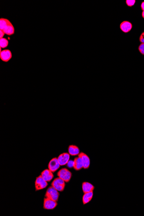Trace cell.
I'll return each instance as SVG.
<instances>
[{
	"label": "cell",
	"mask_w": 144,
	"mask_h": 216,
	"mask_svg": "<svg viewBox=\"0 0 144 216\" xmlns=\"http://www.w3.org/2000/svg\"><path fill=\"white\" fill-rule=\"evenodd\" d=\"M59 196V193L52 186L48 188L45 195V198H49L55 202H58Z\"/></svg>",
	"instance_id": "1"
},
{
	"label": "cell",
	"mask_w": 144,
	"mask_h": 216,
	"mask_svg": "<svg viewBox=\"0 0 144 216\" xmlns=\"http://www.w3.org/2000/svg\"><path fill=\"white\" fill-rule=\"evenodd\" d=\"M68 152H69V154L71 156H77L80 154V150L76 146L71 145L68 148Z\"/></svg>",
	"instance_id": "14"
},
{
	"label": "cell",
	"mask_w": 144,
	"mask_h": 216,
	"mask_svg": "<svg viewBox=\"0 0 144 216\" xmlns=\"http://www.w3.org/2000/svg\"><path fill=\"white\" fill-rule=\"evenodd\" d=\"M3 31L7 35H11L14 33V28L11 23L7 25Z\"/></svg>",
	"instance_id": "16"
},
{
	"label": "cell",
	"mask_w": 144,
	"mask_h": 216,
	"mask_svg": "<svg viewBox=\"0 0 144 216\" xmlns=\"http://www.w3.org/2000/svg\"><path fill=\"white\" fill-rule=\"evenodd\" d=\"M47 182L45 181L42 177V176H38L36 178V180L35 182V190L36 191L42 189L48 186Z\"/></svg>",
	"instance_id": "4"
},
{
	"label": "cell",
	"mask_w": 144,
	"mask_h": 216,
	"mask_svg": "<svg viewBox=\"0 0 144 216\" xmlns=\"http://www.w3.org/2000/svg\"><path fill=\"white\" fill-rule=\"evenodd\" d=\"M11 23L10 21L6 19L1 18L0 19V29L1 30H3L4 28Z\"/></svg>",
	"instance_id": "17"
},
{
	"label": "cell",
	"mask_w": 144,
	"mask_h": 216,
	"mask_svg": "<svg viewBox=\"0 0 144 216\" xmlns=\"http://www.w3.org/2000/svg\"><path fill=\"white\" fill-rule=\"evenodd\" d=\"M4 34H5V33L3 31L1 30H0V39L3 38V37L4 36Z\"/></svg>",
	"instance_id": "23"
},
{
	"label": "cell",
	"mask_w": 144,
	"mask_h": 216,
	"mask_svg": "<svg viewBox=\"0 0 144 216\" xmlns=\"http://www.w3.org/2000/svg\"><path fill=\"white\" fill-rule=\"evenodd\" d=\"M141 7L142 11H144V1L141 4Z\"/></svg>",
	"instance_id": "24"
},
{
	"label": "cell",
	"mask_w": 144,
	"mask_h": 216,
	"mask_svg": "<svg viewBox=\"0 0 144 216\" xmlns=\"http://www.w3.org/2000/svg\"><path fill=\"white\" fill-rule=\"evenodd\" d=\"M132 25L130 22L127 21H124L120 24V29L122 32L127 33L131 30Z\"/></svg>",
	"instance_id": "8"
},
{
	"label": "cell",
	"mask_w": 144,
	"mask_h": 216,
	"mask_svg": "<svg viewBox=\"0 0 144 216\" xmlns=\"http://www.w3.org/2000/svg\"><path fill=\"white\" fill-rule=\"evenodd\" d=\"M73 168L76 171H79L83 168L82 158L79 155H78V157L74 159Z\"/></svg>",
	"instance_id": "12"
},
{
	"label": "cell",
	"mask_w": 144,
	"mask_h": 216,
	"mask_svg": "<svg viewBox=\"0 0 144 216\" xmlns=\"http://www.w3.org/2000/svg\"><path fill=\"white\" fill-rule=\"evenodd\" d=\"M60 166L58 158H55L50 161L48 164V168L50 171L53 173L57 171V170L59 168Z\"/></svg>",
	"instance_id": "6"
},
{
	"label": "cell",
	"mask_w": 144,
	"mask_h": 216,
	"mask_svg": "<svg viewBox=\"0 0 144 216\" xmlns=\"http://www.w3.org/2000/svg\"><path fill=\"white\" fill-rule=\"evenodd\" d=\"M142 17L144 19V11H143V13H142Z\"/></svg>",
	"instance_id": "25"
},
{
	"label": "cell",
	"mask_w": 144,
	"mask_h": 216,
	"mask_svg": "<svg viewBox=\"0 0 144 216\" xmlns=\"http://www.w3.org/2000/svg\"><path fill=\"white\" fill-rule=\"evenodd\" d=\"M65 181L60 177L55 179L51 183V186L59 192L63 191L65 187Z\"/></svg>",
	"instance_id": "3"
},
{
	"label": "cell",
	"mask_w": 144,
	"mask_h": 216,
	"mask_svg": "<svg viewBox=\"0 0 144 216\" xmlns=\"http://www.w3.org/2000/svg\"><path fill=\"white\" fill-rule=\"evenodd\" d=\"M135 0H127L126 1V4L129 6H133L135 3Z\"/></svg>",
	"instance_id": "19"
},
{
	"label": "cell",
	"mask_w": 144,
	"mask_h": 216,
	"mask_svg": "<svg viewBox=\"0 0 144 216\" xmlns=\"http://www.w3.org/2000/svg\"><path fill=\"white\" fill-rule=\"evenodd\" d=\"M94 187L91 183L88 182H84L82 184V189L84 193H88L93 191Z\"/></svg>",
	"instance_id": "13"
},
{
	"label": "cell",
	"mask_w": 144,
	"mask_h": 216,
	"mask_svg": "<svg viewBox=\"0 0 144 216\" xmlns=\"http://www.w3.org/2000/svg\"><path fill=\"white\" fill-rule=\"evenodd\" d=\"M42 177L46 182H50L54 177L53 173L49 169L45 170L41 174Z\"/></svg>",
	"instance_id": "11"
},
{
	"label": "cell",
	"mask_w": 144,
	"mask_h": 216,
	"mask_svg": "<svg viewBox=\"0 0 144 216\" xmlns=\"http://www.w3.org/2000/svg\"><path fill=\"white\" fill-rule=\"evenodd\" d=\"M0 58L2 61L7 62L9 61L12 58V54L11 51L8 49L2 50L0 52Z\"/></svg>",
	"instance_id": "9"
},
{
	"label": "cell",
	"mask_w": 144,
	"mask_h": 216,
	"mask_svg": "<svg viewBox=\"0 0 144 216\" xmlns=\"http://www.w3.org/2000/svg\"><path fill=\"white\" fill-rule=\"evenodd\" d=\"M70 155L69 153H63L59 156L58 159L60 166L66 165L70 160Z\"/></svg>",
	"instance_id": "7"
},
{
	"label": "cell",
	"mask_w": 144,
	"mask_h": 216,
	"mask_svg": "<svg viewBox=\"0 0 144 216\" xmlns=\"http://www.w3.org/2000/svg\"><path fill=\"white\" fill-rule=\"evenodd\" d=\"M139 50L140 53L144 55V43H142L139 45Z\"/></svg>",
	"instance_id": "20"
},
{
	"label": "cell",
	"mask_w": 144,
	"mask_h": 216,
	"mask_svg": "<svg viewBox=\"0 0 144 216\" xmlns=\"http://www.w3.org/2000/svg\"><path fill=\"white\" fill-rule=\"evenodd\" d=\"M93 196V191L88 193H84L83 197V202L84 204H86L89 202L92 199Z\"/></svg>",
	"instance_id": "15"
},
{
	"label": "cell",
	"mask_w": 144,
	"mask_h": 216,
	"mask_svg": "<svg viewBox=\"0 0 144 216\" xmlns=\"http://www.w3.org/2000/svg\"><path fill=\"white\" fill-rule=\"evenodd\" d=\"M139 42L142 43H144V32L140 35L139 37Z\"/></svg>",
	"instance_id": "22"
},
{
	"label": "cell",
	"mask_w": 144,
	"mask_h": 216,
	"mask_svg": "<svg viewBox=\"0 0 144 216\" xmlns=\"http://www.w3.org/2000/svg\"><path fill=\"white\" fill-rule=\"evenodd\" d=\"M58 176L59 177L63 179L65 182L68 183L71 180L72 177L71 172L68 171L66 168H63L58 172Z\"/></svg>",
	"instance_id": "2"
},
{
	"label": "cell",
	"mask_w": 144,
	"mask_h": 216,
	"mask_svg": "<svg viewBox=\"0 0 144 216\" xmlns=\"http://www.w3.org/2000/svg\"><path fill=\"white\" fill-rule=\"evenodd\" d=\"M8 45V41L5 38L0 39V46L1 48H5Z\"/></svg>",
	"instance_id": "18"
},
{
	"label": "cell",
	"mask_w": 144,
	"mask_h": 216,
	"mask_svg": "<svg viewBox=\"0 0 144 216\" xmlns=\"http://www.w3.org/2000/svg\"><path fill=\"white\" fill-rule=\"evenodd\" d=\"M67 167H69V168H72V167H73L74 166V161H72V160H69V161H68V162L67 163Z\"/></svg>",
	"instance_id": "21"
},
{
	"label": "cell",
	"mask_w": 144,
	"mask_h": 216,
	"mask_svg": "<svg viewBox=\"0 0 144 216\" xmlns=\"http://www.w3.org/2000/svg\"><path fill=\"white\" fill-rule=\"evenodd\" d=\"M79 156L81 157L83 161V168L85 169H88L89 167L90 164V160L89 158L87 155L83 152H81L79 154Z\"/></svg>",
	"instance_id": "10"
},
{
	"label": "cell",
	"mask_w": 144,
	"mask_h": 216,
	"mask_svg": "<svg viewBox=\"0 0 144 216\" xmlns=\"http://www.w3.org/2000/svg\"><path fill=\"white\" fill-rule=\"evenodd\" d=\"M58 203L57 202L54 200L49 199V198H45L44 199V208L47 210L53 209L57 206Z\"/></svg>",
	"instance_id": "5"
}]
</instances>
